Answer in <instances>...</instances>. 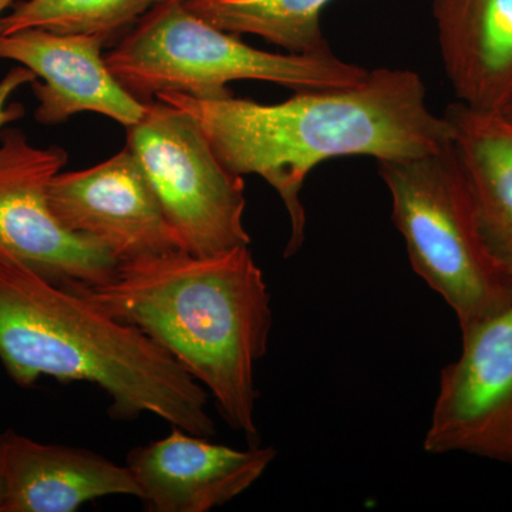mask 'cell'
I'll return each instance as SVG.
<instances>
[{"mask_svg": "<svg viewBox=\"0 0 512 512\" xmlns=\"http://www.w3.org/2000/svg\"><path fill=\"white\" fill-rule=\"evenodd\" d=\"M15 5V0H0V18L5 16L6 10L12 8Z\"/></svg>", "mask_w": 512, "mask_h": 512, "instance_id": "19", "label": "cell"}, {"mask_svg": "<svg viewBox=\"0 0 512 512\" xmlns=\"http://www.w3.org/2000/svg\"><path fill=\"white\" fill-rule=\"evenodd\" d=\"M505 119H508L512 123V109L508 110L507 113L504 114Z\"/></svg>", "mask_w": 512, "mask_h": 512, "instance_id": "20", "label": "cell"}, {"mask_svg": "<svg viewBox=\"0 0 512 512\" xmlns=\"http://www.w3.org/2000/svg\"><path fill=\"white\" fill-rule=\"evenodd\" d=\"M37 76L28 67H13L12 70L2 80H0V128L8 126L13 121L23 119L25 116V107L20 103L9 104L12 94L25 86L36 82Z\"/></svg>", "mask_w": 512, "mask_h": 512, "instance_id": "17", "label": "cell"}, {"mask_svg": "<svg viewBox=\"0 0 512 512\" xmlns=\"http://www.w3.org/2000/svg\"><path fill=\"white\" fill-rule=\"evenodd\" d=\"M444 117L485 238L512 274V123L458 101Z\"/></svg>", "mask_w": 512, "mask_h": 512, "instance_id": "14", "label": "cell"}, {"mask_svg": "<svg viewBox=\"0 0 512 512\" xmlns=\"http://www.w3.org/2000/svg\"><path fill=\"white\" fill-rule=\"evenodd\" d=\"M461 340L460 355L441 370L424 451L512 466V303Z\"/></svg>", "mask_w": 512, "mask_h": 512, "instance_id": "8", "label": "cell"}, {"mask_svg": "<svg viewBox=\"0 0 512 512\" xmlns=\"http://www.w3.org/2000/svg\"><path fill=\"white\" fill-rule=\"evenodd\" d=\"M6 501L3 512H74L97 498L130 495L140 487L127 466L86 448L45 444L3 431Z\"/></svg>", "mask_w": 512, "mask_h": 512, "instance_id": "12", "label": "cell"}, {"mask_svg": "<svg viewBox=\"0 0 512 512\" xmlns=\"http://www.w3.org/2000/svg\"><path fill=\"white\" fill-rule=\"evenodd\" d=\"M69 288L146 333L207 387L229 427L259 446L255 367L268 350L274 313L249 247L124 262L104 284Z\"/></svg>", "mask_w": 512, "mask_h": 512, "instance_id": "2", "label": "cell"}, {"mask_svg": "<svg viewBox=\"0 0 512 512\" xmlns=\"http://www.w3.org/2000/svg\"><path fill=\"white\" fill-rule=\"evenodd\" d=\"M413 271L439 293L461 332L512 303V274L485 238L453 146L377 161Z\"/></svg>", "mask_w": 512, "mask_h": 512, "instance_id": "5", "label": "cell"}, {"mask_svg": "<svg viewBox=\"0 0 512 512\" xmlns=\"http://www.w3.org/2000/svg\"><path fill=\"white\" fill-rule=\"evenodd\" d=\"M6 501V467L5 450H3V437L0 434V512H3Z\"/></svg>", "mask_w": 512, "mask_h": 512, "instance_id": "18", "label": "cell"}, {"mask_svg": "<svg viewBox=\"0 0 512 512\" xmlns=\"http://www.w3.org/2000/svg\"><path fill=\"white\" fill-rule=\"evenodd\" d=\"M127 147L156 192L181 249L195 256L249 247L245 184L225 167L200 123L173 104L144 101Z\"/></svg>", "mask_w": 512, "mask_h": 512, "instance_id": "6", "label": "cell"}, {"mask_svg": "<svg viewBox=\"0 0 512 512\" xmlns=\"http://www.w3.org/2000/svg\"><path fill=\"white\" fill-rule=\"evenodd\" d=\"M0 362L20 387L42 376L96 384L111 419L151 413L195 436L215 434L208 393L170 353L13 259H0Z\"/></svg>", "mask_w": 512, "mask_h": 512, "instance_id": "3", "label": "cell"}, {"mask_svg": "<svg viewBox=\"0 0 512 512\" xmlns=\"http://www.w3.org/2000/svg\"><path fill=\"white\" fill-rule=\"evenodd\" d=\"M164 0H22L0 18V35L25 29L80 33L111 45Z\"/></svg>", "mask_w": 512, "mask_h": 512, "instance_id": "16", "label": "cell"}, {"mask_svg": "<svg viewBox=\"0 0 512 512\" xmlns=\"http://www.w3.org/2000/svg\"><path fill=\"white\" fill-rule=\"evenodd\" d=\"M332 0H184L190 12L234 35H254L292 55L332 52L320 26Z\"/></svg>", "mask_w": 512, "mask_h": 512, "instance_id": "15", "label": "cell"}, {"mask_svg": "<svg viewBox=\"0 0 512 512\" xmlns=\"http://www.w3.org/2000/svg\"><path fill=\"white\" fill-rule=\"evenodd\" d=\"M67 157L60 147L32 146L18 128L0 133V259L67 288L104 284L119 261L99 242L64 228L47 200Z\"/></svg>", "mask_w": 512, "mask_h": 512, "instance_id": "7", "label": "cell"}, {"mask_svg": "<svg viewBox=\"0 0 512 512\" xmlns=\"http://www.w3.org/2000/svg\"><path fill=\"white\" fill-rule=\"evenodd\" d=\"M441 60L458 103L512 109V0H433Z\"/></svg>", "mask_w": 512, "mask_h": 512, "instance_id": "13", "label": "cell"}, {"mask_svg": "<svg viewBox=\"0 0 512 512\" xmlns=\"http://www.w3.org/2000/svg\"><path fill=\"white\" fill-rule=\"evenodd\" d=\"M107 66L140 101L181 93L194 99L232 96L229 84L255 80L296 90L350 86L369 70L333 55L265 52L164 0L138 20L106 56Z\"/></svg>", "mask_w": 512, "mask_h": 512, "instance_id": "4", "label": "cell"}, {"mask_svg": "<svg viewBox=\"0 0 512 512\" xmlns=\"http://www.w3.org/2000/svg\"><path fill=\"white\" fill-rule=\"evenodd\" d=\"M200 123L228 170L254 174L271 185L288 211L285 256L305 241L301 191L313 168L336 157L376 161L426 156L451 143L446 117L431 113L426 86L412 70L376 69L362 82L301 90L276 104L239 99H194L158 94Z\"/></svg>", "mask_w": 512, "mask_h": 512, "instance_id": "1", "label": "cell"}, {"mask_svg": "<svg viewBox=\"0 0 512 512\" xmlns=\"http://www.w3.org/2000/svg\"><path fill=\"white\" fill-rule=\"evenodd\" d=\"M274 447L237 450L173 427L164 439L136 447L126 466L153 512H208L252 487L275 460Z\"/></svg>", "mask_w": 512, "mask_h": 512, "instance_id": "11", "label": "cell"}, {"mask_svg": "<svg viewBox=\"0 0 512 512\" xmlns=\"http://www.w3.org/2000/svg\"><path fill=\"white\" fill-rule=\"evenodd\" d=\"M47 200L64 228L99 242L119 264L183 251L127 146L92 168L57 174Z\"/></svg>", "mask_w": 512, "mask_h": 512, "instance_id": "9", "label": "cell"}, {"mask_svg": "<svg viewBox=\"0 0 512 512\" xmlns=\"http://www.w3.org/2000/svg\"><path fill=\"white\" fill-rule=\"evenodd\" d=\"M96 36L25 29L0 35V59L28 67L37 79L30 84L37 99L35 119L53 126L83 111L103 114L131 127L143 117L146 104L124 89Z\"/></svg>", "mask_w": 512, "mask_h": 512, "instance_id": "10", "label": "cell"}]
</instances>
